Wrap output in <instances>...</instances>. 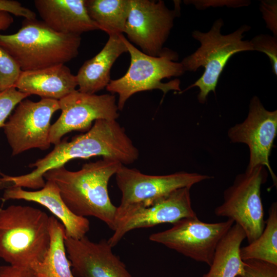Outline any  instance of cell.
Returning a JSON list of instances; mask_svg holds the SVG:
<instances>
[{"mask_svg":"<svg viewBox=\"0 0 277 277\" xmlns=\"http://www.w3.org/2000/svg\"><path fill=\"white\" fill-rule=\"evenodd\" d=\"M29 96L14 87L0 91V128H3L6 120L18 104Z\"/></svg>","mask_w":277,"mask_h":277,"instance_id":"obj_25","label":"cell"},{"mask_svg":"<svg viewBox=\"0 0 277 277\" xmlns=\"http://www.w3.org/2000/svg\"><path fill=\"white\" fill-rule=\"evenodd\" d=\"M260 10L266 27L272 31L273 36H277V1H262Z\"/></svg>","mask_w":277,"mask_h":277,"instance_id":"obj_28","label":"cell"},{"mask_svg":"<svg viewBox=\"0 0 277 277\" xmlns=\"http://www.w3.org/2000/svg\"><path fill=\"white\" fill-rule=\"evenodd\" d=\"M49 216L28 206L0 208V258L9 265L32 269L50 245Z\"/></svg>","mask_w":277,"mask_h":277,"instance_id":"obj_4","label":"cell"},{"mask_svg":"<svg viewBox=\"0 0 277 277\" xmlns=\"http://www.w3.org/2000/svg\"><path fill=\"white\" fill-rule=\"evenodd\" d=\"M34 4L42 21L57 32L81 35L100 30L88 13L85 0H35Z\"/></svg>","mask_w":277,"mask_h":277,"instance_id":"obj_17","label":"cell"},{"mask_svg":"<svg viewBox=\"0 0 277 277\" xmlns=\"http://www.w3.org/2000/svg\"><path fill=\"white\" fill-rule=\"evenodd\" d=\"M62 112L51 125L49 141L54 145L66 133L88 131L97 120H116L119 116L116 98L113 94L97 95L76 90L58 101Z\"/></svg>","mask_w":277,"mask_h":277,"instance_id":"obj_12","label":"cell"},{"mask_svg":"<svg viewBox=\"0 0 277 277\" xmlns=\"http://www.w3.org/2000/svg\"><path fill=\"white\" fill-rule=\"evenodd\" d=\"M122 165L117 161L103 158L86 163L75 171L64 166L50 170L44 178L55 183L62 199L73 213L84 217H95L114 231L117 207L109 197L108 184Z\"/></svg>","mask_w":277,"mask_h":277,"instance_id":"obj_2","label":"cell"},{"mask_svg":"<svg viewBox=\"0 0 277 277\" xmlns=\"http://www.w3.org/2000/svg\"><path fill=\"white\" fill-rule=\"evenodd\" d=\"M22 70L14 58L0 46V85L1 91L13 87Z\"/></svg>","mask_w":277,"mask_h":277,"instance_id":"obj_24","label":"cell"},{"mask_svg":"<svg viewBox=\"0 0 277 277\" xmlns=\"http://www.w3.org/2000/svg\"><path fill=\"white\" fill-rule=\"evenodd\" d=\"M243 262L244 273L240 277H277V265L255 259Z\"/></svg>","mask_w":277,"mask_h":277,"instance_id":"obj_27","label":"cell"},{"mask_svg":"<svg viewBox=\"0 0 277 277\" xmlns=\"http://www.w3.org/2000/svg\"><path fill=\"white\" fill-rule=\"evenodd\" d=\"M13 23V18L11 14L0 11V30H6Z\"/></svg>","mask_w":277,"mask_h":277,"instance_id":"obj_32","label":"cell"},{"mask_svg":"<svg viewBox=\"0 0 277 277\" xmlns=\"http://www.w3.org/2000/svg\"><path fill=\"white\" fill-rule=\"evenodd\" d=\"M59 109L58 101L53 99L33 102L25 98L20 102L3 127L12 155L33 148L48 149L50 120Z\"/></svg>","mask_w":277,"mask_h":277,"instance_id":"obj_10","label":"cell"},{"mask_svg":"<svg viewBox=\"0 0 277 277\" xmlns=\"http://www.w3.org/2000/svg\"><path fill=\"white\" fill-rule=\"evenodd\" d=\"M65 244L75 277H132L107 240L65 236Z\"/></svg>","mask_w":277,"mask_h":277,"instance_id":"obj_15","label":"cell"},{"mask_svg":"<svg viewBox=\"0 0 277 277\" xmlns=\"http://www.w3.org/2000/svg\"><path fill=\"white\" fill-rule=\"evenodd\" d=\"M85 5L89 16L100 30L109 36L124 33L130 0H85Z\"/></svg>","mask_w":277,"mask_h":277,"instance_id":"obj_22","label":"cell"},{"mask_svg":"<svg viewBox=\"0 0 277 277\" xmlns=\"http://www.w3.org/2000/svg\"><path fill=\"white\" fill-rule=\"evenodd\" d=\"M130 7L124 33L128 41L138 46L141 51L158 56L179 14L180 5L175 2L173 10L163 1L130 0Z\"/></svg>","mask_w":277,"mask_h":277,"instance_id":"obj_11","label":"cell"},{"mask_svg":"<svg viewBox=\"0 0 277 277\" xmlns=\"http://www.w3.org/2000/svg\"><path fill=\"white\" fill-rule=\"evenodd\" d=\"M123 39L130 56L129 67L123 76L111 80L106 88L111 94L118 95L119 110H123L127 100L137 92L158 89L165 95L171 90L181 91L178 79L162 82L164 78L181 76L185 72L182 64L176 62V52L164 48L160 56H150L134 47L124 35Z\"/></svg>","mask_w":277,"mask_h":277,"instance_id":"obj_6","label":"cell"},{"mask_svg":"<svg viewBox=\"0 0 277 277\" xmlns=\"http://www.w3.org/2000/svg\"><path fill=\"white\" fill-rule=\"evenodd\" d=\"M116 184L122 193L118 208L150 202L168 195L174 191L213 178L208 175L185 171L152 175L122 165L115 174Z\"/></svg>","mask_w":277,"mask_h":277,"instance_id":"obj_14","label":"cell"},{"mask_svg":"<svg viewBox=\"0 0 277 277\" xmlns=\"http://www.w3.org/2000/svg\"><path fill=\"white\" fill-rule=\"evenodd\" d=\"M0 277H38V276L30 268L9 264L0 265Z\"/></svg>","mask_w":277,"mask_h":277,"instance_id":"obj_31","label":"cell"},{"mask_svg":"<svg viewBox=\"0 0 277 277\" xmlns=\"http://www.w3.org/2000/svg\"><path fill=\"white\" fill-rule=\"evenodd\" d=\"M260 235L247 246L240 248L243 261L255 259L277 265V203L271 204Z\"/></svg>","mask_w":277,"mask_h":277,"instance_id":"obj_23","label":"cell"},{"mask_svg":"<svg viewBox=\"0 0 277 277\" xmlns=\"http://www.w3.org/2000/svg\"><path fill=\"white\" fill-rule=\"evenodd\" d=\"M276 134L277 110H267L256 96L250 101L246 119L228 132L231 142L244 143L248 146L249 161L246 171H250L259 166L267 167L275 186L277 179L269 159Z\"/></svg>","mask_w":277,"mask_h":277,"instance_id":"obj_13","label":"cell"},{"mask_svg":"<svg viewBox=\"0 0 277 277\" xmlns=\"http://www.w3.org/2000/svg\"><path fill=\"white\" fill-rule=\"evenodd\" d=\"M237 277H240V276H237Z\"/></svg>","mask_w":277,"mask_h":277,"instance_id":"obj_34","label":"cell"},{"mask_svg":"<svg viewBox=\"0 0 277 277\" xmlns=\"http://www.w3.org/2000/svg\"><path fill=\"white\" fill-rule=\"evenodd\" d=\"M234 224L231 219L209 223L197 216L187 217L168 229L151 234L149 239L210 266L218 243Z\"/></svg>","mask_w":277,"mask_h":277,"instance_id":"obj_9","label":"cell"},{"mask_svg":"<svg viewBox=\"0 0 277 277\" xmlns=\"http://www.w3.org/2000/svg\"><path fill=\"white\" fill-rule=\"evenodd\" d=\"M267 171L265 167L259 166L237 175L224 191L223 203L214 211L217 216L231 219L241 227L248 243L256 239L265 228L261 188L267 180Z\"/></svg>","mask_w":277,"mask_h":277,"instance_id":"obj_7","label":"cell"},{"mask_svg":"<svg viewBox=\"0 0 277 277\" xmlns=\"http://www.w3.org/2000/svg\"><path fill=\"white\" fill-rule=\"evenodd\" d=\"M13 87L30 95L60 100L76 90V75L65 64L30 71H22Z\"/></svg>","mask_w":277,"mask_h":277,"instance_id":"obj_18","label":"cell"},{"mask_svg":"<svg viewBox=\"0 0 277 277\" xmlns=\"http://www.w3.org/2000/svg\"><path fill=\"white\" fill-rule=\"evenodd\" d=\"M95 156L116 160L126 166L138 159L139 151L116 120H97L84 134L69 142L61 141L45 157L30 164V167L35 168L30 173L11 176L0 171V189H40L45 185L44 175L48 171L64 166L71 160Z\"/></svg>","mask_w":277,"mask_h":277,"instance_id":"obj_1","label":"cell"},{"mask_svg":"<svg viewBox=\"0 0 277 277\" xmlns=\"http://www.w3.org/2000/svg\"><path fill=\"white\" fill-rule=\"evenodd\" d=\"M190 188L177 189L152 202L121 208L117 207L115 228L107 240L108 243L112 247H114L125 234L134 229L164 223L173 224L182 219L197 216L191 205Z\"/></svg>","mask_w":277,"mask_h":277,"instance_id":"obj_8","label":"cell"},{"mask_svg":"<svg viewBox=\"0 0 277 277\" xmlns=\"http://www.w3.org/2000/svg\"><path fill=\"white\" fill-rule=\"evenodd\" d=\"M244 231L234 223L218 243L209 271L202 277H237L244 273L240 248Z\"/></svg>","mask_w":277,"mask_h":277,"instance_id":"obj_20","label":"cell"},{"mask_svg":"<svg viewBox=\"0 0 277 277\" xmlns=\"http://www.w3.org/2000/svg\"><path fill=\"white\" fill-rule=\"evenodd\" d=\"M123 34L111 35L103 48L86 61L76 75L78 91L95 94L106 88L111 80V69L119 56L128 52Z\"/></svg>","mask_w":277,"mask_h":277,"instance_id":"obj_19","label":"cell"},{"mask_svg":"<svg viewBox=\"0 0 277 277\" xmlns=\"http://www.w3.org/2000/svg\"><path fill=\"white\" fill-rule=\"evenodd\" d=\"M253 50L264 53L268 56L272 71L277 75V36L269 34H259L250 41Z\"/></svg>","mask_w":277,"mask_h":277,"instance_id":"obj_26","label":"cell"},{"mask_svg":"<svg viewBox=\"0 0 277 277\" xmlns=\"http://www.w3.org/2000/svg\"><path fill=\"white\" fill-rule=\"evenodd\" d=\"M50 245L43 260L32 269L38 277H75L65 244V229L54 216H49Z\"/></svg>","mask_w":277,"mask_h":277,"instance_id":"obj_21","label":"cell"},{"mask_svg":"<svg viewBox=\"0 0 277 277\" xmlns=\"http://www.w3.org/2000/svg\"><path fill=\"white\" fill-rule=\"evenodd\" d=\"M81 35L57 32L44 22L24 19L12 34H0V46L15 61L22 71L65 64L78 54Z\"/></svg>","mask_w":277,"mask_h":277,"instance_id":"obj_3","label":"cell"},{"mask_svg":"<svg viewBox=\"0 0 277 277\" xmlns=\"http://www.w3.org/2000/svg\"><path fill=\"white\" fill-rule=\"evenodd\" d=\"M187 4H192L198 9H205L210 7H217L227 6L228 7L238 8L247 6L250 4V1L243 0H197L185 1Z\"/></svg>","mask_w":277,"mask_h":277,"instance_id":"obj_29","label":"cell"},{"mask_svg":"<svg viewBox=\"0 0 277 277\" xmlns=\"http://www.w3.org/2000/svg\"><path fill=\"white\" fill-rule=\"evenodd\" d=\"M0 91H1V85H0Z\"/></svg>","mask_w":277,"mask_h":277,"instance_id":"obj_33","label":"cell"},{"mask_svg":"<svg viewBox=\"0 0 277 277\" xmlns=\"http://www.w3.org/2000/svg\"><path fill=\"white\" fill-rule=\"evenodd\" d=\"M0 11L8 12L25 19L36 18L35 13L31 10L23 6L18 1L14 0H0Z\"/></svg>","mask_w":277,"mask_h":277,"instance_id":"obj_30","label":"cell"},{"mask_svg":"<svg viewBox=\"0 0 277 277\" xmlns=\"http://www.w3.org/2000/svg\"><path fill=\"white\" fill-rule=\"evenodd\" d=\"M10 200L33 202L47 208L64 225L66 237L80 239L90 229L89 221L69 210L62 199L57 185L51 181H47L42 188L35 191H27L21 187L6 189L1 200L5 202Z\"/></svg>","mask_w":277,"mask_h":277,"instance_id":"obj_16","label":"cell"},{"mask_svg":"<svg viewBox=\"0 0 277 277\" xmlns=\"http://www.w3.org/2000/svg\"><path fill=\"white\" fill-rule=\"evenodd\" d=\"M223 25V20L220 18L207 32L193 31L192 36L200 42V46L181 62L185 72H195L201 67L204 68L202 75L183 91L198 87L197 99L200 103L206 102L211 91L215 93L219 78L231 56L237 53L254 51L250 41L243 40L245 32L250 29V26L244 25L225 35L221 31Z\"/></svg>","mask_w":277,"mask_h":277,"instance_id":"obj_5","label":"cell"}]
</instances>
